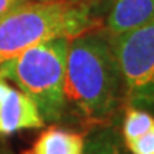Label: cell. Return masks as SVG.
I'll use <instances>...</instances> for the list:
<instances>
[{
  "instance_id": "cell-1",
  "label": "cell",
  "mask_w": 154,
  "mask_h": 154,
  "mask_svg": "<svg viewBox=\"0 0 154 154\" xmlns=\"http://www.w3.org/2000/svg\"><path fill=\"white\" fill-rule=\"evenodd\" d=\"M123 93L110 36L87 30L70 38L66 59L64 96L88 124H106L119 109Z\"/></svg>"
},
{
  "instance_id": "cell-2",
  "label": "cell",
  "mask_w": 154,
  "mask_h": 154,
  "mask_svg": "<svg viewBox=\"0 0 154 154\" xmlns=\"http://www.w3.org/2000/svg\"><path fill=\"white\" fill-rule=\"evenodd\" d=\"M90 29L91 11L86 0L24 2L0 19V66L34 44L72 38Z\"/></svg>"
},
{
  "instance_id": "cell-3",
  "label": "cell",
  "mask_w": 154,
  "mask_h": 154,
  "mask_svg": "<svg viewBox=\"0 0 154 154\" xmlns=\"http://www.w3.org/2000/svg\"><path fill=\"white\" fill-rule=\"evenodd\" d=\"M69 42V37L50 38L0 66V77L13 82L33 100L44 123L60 120L67 107L64 79Z\"/></svg>"
},
{
  "instance_id": "cell-4",
  "label": "cell",
  "mask_w": 154,
  "mask_h": 154,
  "mask_svg": "<svg viewBox=\"0 0 154 154\" xmlns=\"http://www.w3.org/2000/svg\"><path fill=\"white\" fill-rule=\"evenodd\" d=\"M110 40L128 106L154 111V20Z\"/></svg>"
},
{
  "instance_id": "cell-5",
  "label": "cell",
  "mask_w": 154,
  "mask_h": 154,
  "mask_svg": "<svg viewBox=\"0 0 154 154\" xmlns=\"http://www.w3.org/2000/svg\"><path fill=\"white\" fill-rule=\"evenodd\" d=\"M43 126L44 120L36 103L9 80L0 77V134L7 136Z\"/></svg>"
},
{
  "instance_id": "cell-6",
  "label": "cell",
  "mask_w": 154,
  "mask_h": 154,
  "mask_svg": "<svg viewBox=\"0 0 154 154\" xmlns=\"http://www.w3.org/2000/svg\"><path fill=\"white\" fill-rule=\"evenodd\" d=\"M153 20L154 0H111L106 30L107 34L117 36Z\"/></svg>"
},
{
  "instance_id": "cell-7",
  "label": "cell",
  "mask_w": 154,
  "mask_h": 154,
  "mask_svg": "<svg viewBox=\"0 0 154 154\" xmlns=\"http://www.w3.org/2000/svg\"><path fill=\"white\" fill-rule=\"evenodd\" d=\"M86 138L84 133L51 126L38 134L26 154H84Z\"/></svg>"
},
{
  "instance_id": "cell-8",
  "label": "cell",
  "mask_w": 154,
  "mask_h": 154,
  "mask_svg": "<svg viewBox=\"0 0 154 154\" xmlns=\"http://www.w3.org/2000/svg\"><path fill=\"white\" fill-rule=\"evenodd\" d=\"M154 127V116L149 110L140 107L128 106L124 113V119L121 123V134L124 138V144L130 143L137 137L143 136Z\"/></svg>"
},
{
  "instance_id": "cell-9",
  "label": "cell",
  "mask_w": 154,
  "mask_h": 154,
  "mask_svg": "<svg viewBox=\"0 0 154 154\" xmlns=\"http://www.w3.org/2000/svg\"><path fill=\"white\" fill-rule=\"evenodd\" d=\"M84 154H124L114 130L101 128L86 138Z\"/></svg>"
},
{
  "instance_id": "cell-10",
  "label": "cell",
  "mask_w": 154,
  "mask_h": 154,
  "mask_svg": "<svg viewBox=\"0 0 154 154\" xmlns=\"http://www.w3.org/2000/svg\"><path fill=\"white\" fill-rule=\"evenodd\" d=\"M126 147L131 154H154V127L143 136L127 143Z\"/></svg>"
},
{
  "instance_id": "cell-11",
  "label": "cell",
  "mask_w": 154,
  "mask_h": 154,
  "mask_svg": "<svg viewBox=\"0 0 154 154\" xmlns=\"http://www.w3.org/2000/svg\"><path fill=\"white\" fill-rule=\"evenodd\" d=\"M22 3V0H0V19Z\"/></svg>"
},
{
  "instance_id": "cell-12",
  "label": "cell",
  "mask_w": 154,
  "mask_h": 154,
  "mask_svg": "<svg viewBox=\"0 0 154 154\" xmlns=\"http://www.w3.org/2000/svg\"><path fill=\"white\" fill-rule=\"evenodd\" d=\"M66 2H79V0H66Z\"/></svg>"
},
{
  "instance_id": "cell-13",
  "label": "cell",
  "mask_w": 154,
  "mask_h": 154,
  "mask_svg": "<svg viewBox=\"0 0 154 154\" xmlns=\"http://www.w3.org/2000/svg\"><path fill=\"white\" fill-rule=\"evenodd\" d=\"M22 2H23V3H24V2H29V0H22Z\"/></svg>"
},
{
  "instance_id": "cell-14",
  "label": "cell",
  "mask_w": 154,
  "mask_h": 154,
  "mask_svg": "<svg viewBox=\"0 0 154 154\" xmlns=\"http://www.w3.org/2000/svg\"><path fill=\"white\" fill-rule=\"evenodd\" d=\"M0 154H5V153H0Z\"/></svg>"
}]
</instances>
